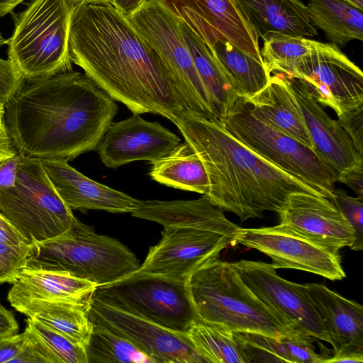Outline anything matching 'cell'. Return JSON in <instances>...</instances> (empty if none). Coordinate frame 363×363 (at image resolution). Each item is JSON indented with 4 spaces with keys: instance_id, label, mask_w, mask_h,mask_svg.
<instances>
[{
    "instance_id": "obj_1",
    "label": "cell",
    "mask_w": 363,
    "mask_h": 363,
    "mask_svg": "<svg viewBox=\"0 0 363 363\" xmlns=\"http://www.w3.org/2000/svg\"><path fill=\"white\" fill-rule=\"evenodd\" d=\"M69 48L72 62L133 114L171 121L184 108L162 58L110 4H72Z\"/></svg>"
},
{
    "instance_id": "obj_2",
    "label": "cell",
    "mask_w": 363,
    "mask_h": 363,
    "mask_svg": "<svg viewBox=\"0 0 363 363\" xmlns=\"http://www.w3.org/2000/svg\"><path fill=\"white\" fill-rule=\"evenodd\" d=\"M118 107L74 70L26 81L4 106L10 135L23 156L69 161L96 150Z\"/></svg>"
},
{
    "instance_id": "obj_3",
    "label": "cell",
    "mask_w": 363,
    "mask_h": 363,
    "mask_svg": "<svg viewBox=\"0 0 363 363\" xmlns=\"http://www.w3.org/2000/svg\"><path fill=\"white\" fill-rule=\"evenodd\" d=\"M171 121L204 165L209 180L205 195L241 222L265 211L278 213L295 192L322 196L240 143L214 115L183 108Z\"/></svg>"
},
{
    "instance_id": "obj_4",
    "label": "cell",
    "mask_w": 363,
    "mask_h": 363,
    "mask_svg": "<svg viewBox=\"0 0 363 363\" xmlns=\"http://www.w3.org/2000/svg\"><path fill=\"white\" fill-rule=\"evenodd\" d=\"M187 285L199 320L277 338L298 333L254 295L231 262L216 258L204 264L191 274Z\"/></svg>"
},
{
    "instance_id": "obj_5",
    "label": "cell",
    "mask_w": 363,
    "mask_h": 363,
    "mask_svg": "<svg viewBox=\"0 0 363 363\" xmlns=\"http://www.w3.org/2000/svg\"><path fill=\"white\" fill-rule=\"evenodd\" d=\"M140 266L135 254L118 240L97 234L75 217L62 234L32 244L26 268L65 272L100 286Z\"/></svg>"
},
{
    "instance_id": "obj_6",
    "label": "cell",
    "mask_w": 363,
    "mask_h": 363,
    "mask_svg": "<svg viewBox=\"0 0 363 363\" xmlns=\"http://www.w3.org/2000/svg\"><path fill=\"white\" fill-rule=\"evenodd\" d=\"M72 4L69 0H30L11 13L14 28L7 39L8 58L26 81L72 70L69 30Z\"/></svg>"
},
{
    "instance_id": "obj_7",
    "label": "cell",
    "mask_w": 363,
    "mask_h": 363,
    "mask_svg": "<svg viewBox=\"0 0 363 363\" xmlns=\"http://www.w3.org/2000/svg\"><path fill=\"white\" fill-rule=\"evenodd\" d=\"M218 118L233 137L253 152L332 199L337 173L313 149L258 117L245 97L238 96Z\"/></svg>"
},
{
    "instance_id": "obj_8",
    "label": "cell",
    "mask_w": 363,
    "mask_h": 363,
    "mask_svg": "<svg viewBox=\"0 0 363 363\" xmlns=\"http://www.w3.org/2000/svg\"><path fill=\"white\" fill-rule=\"evenodd\" d=\"M0 212L32 244L62 234L75 218L42 160L23 155L14 186L0 189Z\"/></svg>"
},
{
    "instance_id": "obj_9",
    "label": "cell",
    "mask_w": 363,
    "mask_h": 363,
    "mask_svg": "<svg viewBox=\"0 0 363 363\" xmlns=\"http://www.w3.org/2000/svg\"><path fill=\"white\" fill-rule=\"evenodd\" d=\"M93 296L167 329L186 333L199 318L187 281L136 270L98 286Z\"/></svg>"
},
{
    "instance_id": "obj_10",
    "label": "cell",
    "mask_w": 363,
    "mask_h": 363,
    "mask_svg": "<svg viewBox=\"0 0 363 363\" xmlns=\"http://www.w3.org/2000/svg\"><path fill=\"white\" fill-rule=\"evenodd\" d=\"M125 17L166 65L184 108L206 116L214 115L177 18L157 0H147Z\"/></svg>"
},
{
    "instance_id": "obj_11",
    "label": "cell",
    "mask_w": 363,
    "mask_h": 363,
    "mask_svg": "<svg viewBox=\"0 0 363 363\" xmlns=\"http://www.w3.org/2000/svg\"><path fill=\"white\" fill-rule=\"evenodd\" d=\"M289 76L303 79L316 101L337 117L363 106V74L331 43L315 42Z\"/></svg>"
},
{
    "instance_id": "obj_12",
    "label": "cell",
    "mask_w": 363,
    "mask_h": 363,
    "mask_svg": "<svg viewBox=\"0 0 363 363\" xmlns=\"http://www.w3.org/2000/svg\"><path fill=\"white\" fill-rule=\"evenodd\" d=\"M238 232L190 226L164 227L160 240L150 248L138 270L187 281L197 269L218 258L224 249L237 244Z\"/></svg>"
},
{
    "instance_id": "obj_13",
    "label": "cell",
    "mask_w": 363,
    "mask_h": 363,
    "mask_svg": "<svg viewBox=\"0 0 363 363\" xmlns=\"http://www.w3.org/2000/svg\"><path fill=\"white\" fill-rule=\"evenodd\" d=\"M231 264L254 295L289 322L296 331L330 343L304 284L281 277L273 263L242 259Z\"/></svg>"
},
{
    "instance_id": "obj_14",
    "label": "cell",
    "mask_w": 363,
    "mask_h": 363,
    "mask_svg": "<svg viewBox=\"0 0 363 363\" xmlns=\"http://www.w3.org/2000/svg\"><path fill=\"white\" fill-rule=\"evenodd\" d=\"M210 49L218 40L229 41L262 60L259 36L236 0H157Z\"/></svg>"
},
{
    "instance_id": "obj_15",
    "label": "cell",
    "mask_w": 363,
    "mask_h": 363,
    "mask_svg": "<svg viewBox=\"0 0 363 363\" xmlns=\"http://www.w3.org/2000/svg\"><path fill=\"white\" fill-rule=\"evenodd\" d=\"M88 314L93 323L128 340L154 363H206L186 333L167 329L94 296Z\"/></svg>"
},
{
    "instance_id": "obj_16",
    "label": "cell",
    "mask_w": 363,
    "mask_h": 363,
    "mask_svg": "<svg viewBox=\"0 0 363 363\" xmlns=\"http://www.w3.org/2000/svg\"><path fill=\"white\" fill-rule=\"evenodd\" d=\"M237 244L257 250L273 261L277 269H294L342 280L346 274L339 254L279 224L260 228H240Z\"/></svg>"
},
{
    "instance_id": "obj_17",
    "label": "cell",
    "mask_w": 363,
    "mask_h": 363,
    "mask_svg": "<svg viewBox=\"0 0 363 363\" xmlns=\"http://www.w3.org/2000/svg\"><path fill=\"white\" fill-rule=\"evenodd\" d=\"M181 139L157 122L145 120L139 114L113 122L96 150L102 163L116 169L132 162H153L167 155Z\"/></svg>"
},
{
    "instance_id": "obj_18",
    "label": "cell",
    "mask_w": 363,
    "mask_h": 363,
    "mask_svg": "<svg viewBox=\"0 0 363 363\" xmlns=\"http://www.w3.org/2000/svg\"><path fill=\"white\" fill-rule=\"evenodd\" d=\"M283 225L334 254L354 241V230L341 211L326 197L291 194L278 213Z\"/></svg>"
},
{
    "instance_id": "obj_19",
    "label": "cell",
    "mask_w": 363,
    "mask_h": 363,
    "mask_svg": "<svg viewBox=\"0 0 363 363\" xmlns=\"http://www.w3.org/2000/svg\"><path fill=\"white\" fill-rule=\"evenodd\" d=\"M286 76L302 111L314 150L318 155L337 174L363 164V155L357 150L338 121L332 119L323 110L306 82L298 77Z\"/></svg>"
},
{
    "instance_id": "obj_20",
    "label": "cell",
    "mask_w": 363,
    "mask_h": 363,
    "mask_svg": "<svg viewBox=\"0 0 363 363\" xmlns=\"http://www.w3.org/2000/svg\"><path fill=\"white\" fill-rule=\"evenodd\" d=\"M55 190L71 210L132 213L140 200L84 176L64 160H41Z\"/></svg>"
},
{
    "instance_id": "obj_21",
    "label": "cell",
    "mask_w": 363,
    "mask_h": 363,
    "mask_svg": "<svg viewBox=\"0 0 363 363\" xmlns=\"http://www.w3.org/2000/svg\"><path fill=\"white\" fill-rule=\"evenodd\" d=\"M306 294L323 323L333 353L363 354V307L323 284H305Z\"/></svg>"
},
{
    "instance_id": "obj_22",
    "label": "cell",
    "mask_w": 363,
    "mask_h": 363,
    "mask_svg": "<svg viewBox=\"0 0 363 363\" xmlns=\"http://www.w3.org/2000/svg\"><path fill=\"white\" fill-rule=\"evenodd\" d=\"M98 285L67 272L24 268L12 282L13 307L31 301L89 302Z\"/></svg>"
},
{
    "instance_id": "obj_23",
    "label": "cell",
    "mask_w": 363,
    "mask_h": 363,
    "mask_svg": "<svg viewBox=\"0 0 363 363\" xmlns=\"http://www.w3.org/2000/svg\"><path fill=\"white\" fill-rule=\"evenodd\" d=\"M133 217L154 221L164 228L190 226L224 232H237L240 227L230 221L223 211L205 194L194 200H140Z\"/></svg>"
},
{
    "instance_id": "obj_24",
    "label": "cell",
    "mask_w": 363,
    "mask_h": 363,
    "mask_svg": "<svg viewBox=\"0 0 363 363\" xmlns=\"http://www.w3.org/2000/svg\"><path fill=\"white\" fill-rule=\"evenodd\" d=\"M247 99L252 111L261 119L314 150L302 111L286 74H271L267 85Z\"/></svg>"
},
{
    "instance_id": "obj_25",
    "label": "cell",
    "mask_w": 363,
    "mask_h": 363,
    "mask_svg": "<svg viewBox=\"0 0 363 363\" xmlns=\"http://www.w3.org/2000/svg\"><path fill=\"white\" fill-rule=\"evenodd\" d=\"M259 38L268 32L293 36L318 35L301 0H236Z\"/></svg>"
},
{
    "instance_id": "obj_26",
    "label": "cell",
    "mask_w": 363,
    "mask_h": 363,
    "mask_svg": "<svg viewBox=\"0 0 363 363\" xmlns=\"http://www.w3.org/2000/svg\"><path fill=\"white\" fill-rule=\"evenodd\" d=\"M178 23L196 69L208 94L213 113L219 118L228 110L239 96L233 80L214 50L210 49L184 23L178 20Z\"/></svg>"
},
{
    "instance_id": "obj_27",
    "label": "cell",
    "mask_w": 363,
    "mask_h": 363,
    "mask_svg": "<svg viewBox=\"0 0 363 363\" xmlns=\"http://www.w3.org/2000/svg\"><path fill=\"white\" fill-rule=\"evenodd\" d=\"M90 302L38 301L13 308L85 347L93 328L88 314Z\"/></svg>"
},
{
    "instance_id": "obj_28",
    "label": "cell",
    "mask_w": 363,
    "mask_h": 363,
    "mask_svg": "<svg viewBox=\"0 0 363 363\" xmlns=\"http://www.w3.org/2000/svg\"><path fill=\"white\" fill-rule=\"evenodd\" d=\"M151 164L149 176L152 180L177 189L208 194L209 180L206 170L186 141Z\"/></svg>"
},
{
    "instance_id": "obj_29",
    "label": "cell",
    "mask_w": 363,
    "mask_h": 363,
    "mask_svg": "<svg viewBox=\"0 0 363 363\" xmlns=\"http://www.w3.org/2000/svg\"><path fill=\"white\" fill-rule=\"evenodd\" d=\"M308 16L330 43L345 47L353 40H363V10L345 0H309Z\"/></svg>"
},
{
    "instance_id": "obj_30",
    "label": "cell",
    "mask_w": 363,
    "mask_h": 363,
    "mask_svg": "<svg viewBox=\"0 0 363 363\" xmlns=\"http://www.w3.org/2000/svg\"><path fill=\"white\" fill-rule=\"evenodd\" d=\"M186 334L206 363H251L236 332L223 325L198 319Z\"/></svg>"
},
{
    "instance_id": "obj_31",
    "label": "cell",
    "mask_w": 363,
    "mask_h": 363,
    "mask_svg": "<svg viewBox=\"0 0 363 363\" xmlns=\"http://www.w3.org/2000/svg\"><path fill=\"white\" fill-rule=\"evenodd\" d=\"M213 50L233 80L239 96L249 99L269 83L271 74L262 60L245 52L229 41H217Z\"/></svg>"
},
{
    "instance_id": "obj_32",
    "label": "cell",
    "mask_w": 363,
    "mask_h": 363,
    "mask_svg": "<svg viewBox=\"0 0 363 363\" xmlns=\"http://www.w3.org/2000/svg\"><path fill=\"white\" fill-rule=\"evenodd\" d=\"M85 352L87 363H154L132 342L95 323Z\"/></svg>"
},
{
    "instance_id": "obj_33",
    "label": "cell",
    "mask_w": 363,
    "mask_h": 363,
    "mask_svg": "<svg viewBox=\"0 0 363 363\" xmlns=\"http://www.w3.org/2000/svg\"><path fill=\"white\" fill-rule=\"evenodd\" d=\"M260 54L267 71L289 75L299 60L313 48L315 40L271 31L263 35Z\"/></svg>"
},
{
    "instance_id": "obj_34",
    "label": "cell",
    "mask_w": 363,
    "mask_h": 363,
    "mask_svg": "<svg viewBox=\"0 0 363 363\" xmlns=\"http://www.w3.org/2000/svg\"><path fill=\"white\" fill-rule=\"evenodd\" d=\"M26 322L61 363H87L84 347L39 321L28 318Z\"/></svg>"
},
{
    "instance_id": "obj_35",
    "label": "cell",
    "mask_w": 363,
    "mask_h": 363,
    "mask_svg": "<svg viewBox=\"0 0 363 363\" xmlns=\"http://www.w3.org/2000/svg\"><path fill=\"white\" fill-rule=\"evenodd\" d=\"M236 333L243 342L251 362L291 363L279 337L246 332Z\"/></svg>"
},
{
    "instance_id": "obj_36",
    "label": "cell",
    "mask_w": 363,
    "mask_h": 363,
    "mask_svg": "<svg viewBox=\"0 0 363 363\" xmlns=\"http://www.w3.org/2000/svg\"><path fill=\"white\" fill-rule=\"evenodd\" d=\"M331 202L341 211L354 230V241L350 247L355 251L363 249V199L352 197L342 189H335Z\"/></svg>"
},
{
    "instance_id": "obj_37",
    "label": "cell",
    "mask_w": 363,
    "mask_h": 363,
    "mask_svg": "<svg viewBox=\"0 0 363 363\" xmlns=\"http://www.w3.org/2000/svg\"><path fill=\"white\" fill-rule=\"evenodd\" d=\"M291 363H323L330 357L318 354L313 345L317 340L306 334L293 333L279 337Z\"/></svg>"
},
{
    "instance_id": "obj_38",
    "label": "cell",
    "mask_w": 363,
    "mask_h": 363,
    "mask_svg": "<svg viewBox=\"0 0 363 363\" xmlns=\"http://www.w3.org/2000/svg\"><path fill=\"white\" fill-rule=\"evenodd\" d=\"M31 245H12L0 242V284H12L26 268Z\"/></svg>"
},
{
    "instance_id": "obj_39",
    "label": "cell",
    "mask_w": 363,
    "mask_h": 363,
    "mask_svg": "<svg viewBox=\"0 0 363 363\" xmlns=\"http://www.w3.org/2000/svg\"><path fill=\"white\" fill-rule=\"evenodd\" d=\"M27 340L11 363H61L59 358L28 326Z\"/></svg>"
},
{
    "instance_id": "obj_40",
    "label": "cell",
    "mask_w": 363,
    "mask_h": 363,
    "mask_svg": "<svg viewBox=\"0 0 363 363\" xmlns=\"http://www.w3.org/2000/svg\"><path fill=\"white\" fill-rule=\"evenodd\" d=\"M25 82L12 60L0 58V106L4 107Z\"/></svg>"
},
{
    "instance_id": "obj_41",
    "label": "cell",
    "mask_w": 363,
    "mask_h": 363,
    "mask_svg": "<svg viewBox=\"0 0 363 363\" xmlns=\"http://www.w3.org/2000/svg\"><path fill=\"white\" fill-rule=\"evenodd\" d=\"M338 122L363 155V106L338 118Z\"/></svg>"
},
{
    "instance_id": "obj_42",
    "label": "cell",
    "mask_w": 363,
    "mask_h": 363,
    "mask_svg": "<svg viewBox=\"0 0 363 363\" xmlns=\"http://www.w3.org/2000/svg\"><path fill=\"white\" fill-rule=\"evenodd\" d=\"M28 338L26 329L23 333L0 336V363H11L20 353Z\"/></svg>"
},
{
    "instance_id": "obj_43",
    "label": "cell",
    "mask_w": 363,
    "mask_h": 363,
    "mask_svg": "<svg viewBox=\"0 0 363 363\" xmlns=\"http://www.w3.org/2000/svg\"><path fill=\"white\" fill-rule=\"evenodd\" d=\"M23 155L18 153L0 163V189L13 187Z\"/></svg>"
},
{
    "instance_id": "obj_44",
    "label": "cell",
    "mask_w": 363,
    "mask_h": 363,
    "mask_svg": "<svg viewBox=\"0 0 363 363\" xmlns=\"http://www.w3.org/2000/svg\"><path fill=\"white\" fill-rule=\"evenodd\" d=\"M0 242L12 245H32L1 212Z\"/></svg>"
},
{
    "instance_id": "obj_45",
    "label": "cell",
    "mask_w": 363,
    "mask_h": 363,
    "mask_svg": "<svg viewBox=\"0 0 363 363\" xmlns=\"http://www.w3.org/2000/svg\"><path fill=\"white\" fill-rule=\"evenodd\" d=\"M337 181L346 184L358 197L363 199V164L337 174Z\"/></svg>"
},
{
    "instance_id": "obj_46",
    "label": "cell",
    "mask_w": 363,
    "mask_h": 363,
    "mask_svg": "<svg viewBox=\"0 0 363 363\" xmlns=\"http://www.w3.org/2000/svg\"><path fill=\"white\" fill-rule=\"evenodd\" d=\"M18 153L5 123L4 111H2L0 113V163Z\"/></svg>"
},
{
    "instance_id": "obj_47",
    "label": "cell",
    "mask_w": 363,
    "mask_h": 363,
    "mask_svg": "<svg viewBox=\"0 0 363 363\" xmlns=\"http://www.w3.org/2000/svg\"><path fill=\"white\" fill-rule=\"evenodd\" d=\"M18 323L13 313L0 303V336L16 334Z\"/></svg>"
},
{
    "instance_id": "obj_48",
    "label": "cell",
    "mask_w": 363,
    "mask_h": 363,
    "mask_svg": "<svg viewBox=\"0 0 363 363\" xmlns=\"http://www.w3.org/2000/svg\"><path fill=\"white\" fill-rule=\"evenodd\" d=\"M147 0H109L118 12L127 16L138 11Z\"/></svg>"
},
{
    "instance_id": "obj_49",
    "label": "cell",
    "mask_w": 363,
    "mask_h": 363,
    "mask_svg": "<svg viewBox=\"0 0 363 363\" xmlns=\"http://www.w3.org/2000/svg\"><path fill=\"white\" fill-rule=\"evenodd\" d=\"M328 362H363L362 354H337L330 357L326 361Z\"/></svg>"
},
{
    "instance_id": "obj_50",
    "label": "cell",
    "mask_w": 363,
    "mask_h": 363,
    "mask_svg": "<svg viewBox=\"0 0 363 363\" xmlns=\"http://www.w3.org/2000/svg\"><path fill=\"white\" fill-rule=\"evenodd\" d=\"M25 0H0V17L11 13L13 9Z\"/></svg>"
},
{
    "instance_id": "obj_51",
    "label": "cell",
    "mask_w": 363,
    "mask_h": 363,
    "mask_svg": "<svg viewBox=\"0 0 363 363\" xmlns=\"http://www.w3.org/2000/svg\"><path fill=\"white\" fill-rule=\"evenodd\" d=\"M72 4L81 3L109 4V0H69Z\"/></svg>"
},
{
    "instance_id": "obj_52",
    "label": "cell",
    "mask_w": 363,
    "mask_h": 363,
    "mask_svg": "<svg viewBox=\"0 0 363 363\" xmlns=\"http://www.w3.org/2000/svg\"><path fill=\"white\" fill-rule=\"evenodd\" d=\"M355 7L363 10V0H345Z\"/></svg>"
},
{
    "instance_id": "obj_53",
    "label": "cell",
    "mask_w": 363,
    "mask_h": 363,
    "mask_svg": "<svg viewBox=\"0 0 363 363\" xmlns=\"http://www.w3.org/2000/svg\"><path fill=\"white\" fill-rule=\"evenodd\" d=\"M7 41L8 40L4 38L1 33H0V47L5 45V44H7Z\"/></svg>"
},
{
    "instance_id": "obj_54",
    "label": "cell",
    "mask_w": 363,
    "mask_h": 363,
    "mask_svg": "<svg viewBox=\"0 0 363 363\" xmlns=\"http://www.w3.org/2000/svg\"><path fill=\"white\" fill-rule=\"evenodd\" d=\"M4 111V107L0 106V113Z\"/></svg>"
}]
</instances>
